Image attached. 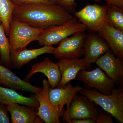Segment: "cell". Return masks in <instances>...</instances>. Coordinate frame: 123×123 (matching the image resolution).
I'll return each mask as SVG.
<instances>
[{"label": "cell", "mask_w": 123, "mask_h": 123, "mask_svg": "<svg viewBox=\"0 0 123 123\" xmlns=\"http://www.w3.org/2000/svg\"><path fill=\"white\" fill-rule=\"evenodd\" d=\"M13 17L32 27L43 30L64 24L74 17L58 4L17 6Z\"/></svg>", "instance_id": "1"}, {"label": "cell", "mask_w": 123, "mask_h": 123, "mask_svg": "<svg viewBox=\"0 0 123 123\" xmlns=\"http://www.w3.org/2000/svg\"><path fill=\"white\" fill-rule=\"evenodd\" d=\"M79 92L123 123V91L121 86L115 88L109 95L101 94L94 88H83Z\"/></svg>", "instance_id": "2"}, {"label": "cell", "mask_w": 123, "mask_h": 123, "mask_svg": "<svg viewBox=\"0 0 123 123\" xmlns=\"http://www.w3.org/2000/svg\"><path fill=\"white\" fill-rule=\"evenodd\" d=\"M87 30L85 25L73 17L64 24L43 30L40 33L37 41L40 46H53L75 33Z\"/></svg>", "instance_id": "3"}, {"label": "cell", "mask_w": 123, "mask_h": 123, "mask_svg": "<svg viewBox=\"0 0 123 123\" xmlns=\"http://www.w3.org/2000/svg\"><path fill=\"white\" fill-rule=\"evenodd\" d=\"M43 30L32 27L12 17L9 35L11 51L26 48L31 42L37 40Z\"/></svg>", "instance_id": "4"}, {"label": "cell", "mask_w": 123, "mask_h": 123, "mask_svg": "<svg viewBox=\"0 0 123 123\" xmlns=\"http://www.w3.org/2000/svg\"><path fill=\"white\" fill-rule=\"evenodd\" d=\"M99 110L93 102L84 95L76 94L68 111L64 112L63 120L70 123V120L97 118Z\"/></svg>", "instance_id": "5"}, {"label": "cell", "mask_w": 123, "mask_h": 123, "mask_svg": "<svg viewBox=\"0 0 123 123\" xmlns=\"http://www.w3.org/2000/svg\"><path fill=\"white\" fill-rule=\"evenodd\" d=\"M76 78L83 82L86 88H94L103 94H111L116 85L98 66L91 70H80Z\"/></svg>", "instance_id": "6"}, {"label": "cell", "mask_w": 123, "mask_h": 123, "mask_svg": "<svg viewBox=\"0 0 123 123\" xmlns=\"http://www.w3.org/2000/svg\"><path fill=\"white\" fill-rule=\"evenodd\" d=\"M86 34L85 31L78 32L65 38L55 48L53 55L56 59L79 58L84 55V45Z\"/></svg>", "instance_id": "7"}, {"label": "cell", "mask_w": 123, "mask_h": 123, "mask_svg": "<svg viewBox=\"0 0 123 123\" xmlns=\"http://www.w3.org/2000/svg\"><path fill=\"white\" fill-rule=\"evenodd\" d=\"M106 5L97 4H88L74 12L75 17L85 25L90 31L98 32L105 22Z\"/></svg>", "instance_id": "8"}, {"label": "cell", "mask_w": 123, "mask_h": 123, "mask_svg": "<svg viewBox=\"0 0 123 123\" xmlns=\"http://www.w3.org/2000/svg\"><path fill=\"white\" fill-rule=\"evenodd\" d=\"M42 85V91L33 96L39 104L37 108L38 116L46 123H62L60 118L63 114L57 107L52 104L49 98L48 91L50 86L47 80L43 79Z\"/></svg>", "instance_id": "9"}, {"label": "cell", "mask_w": 123, "mask_h": 123, "mask_svg": "<svg viewBox=\"0 0 123 123\" xmlns=\"http://www.w3.org/2000/svg\"><path fill=\"white\" fill-rule=\"evenodd\" d=\"M106 42L97 32L90 31L86 35L84 45V59L90 68L92 64L110 50Z\"/></svg>", "instance_id": "10"}, {"label": "cell", "mask_w": 123, "mask_h": 123, "mask_svg": "<svg viewBox=\"0 0 123 123\" xmlns=\"http://www.w3.org/2000/svg\"><path fill=\"white\" fill-rule=\"evenodd\" d=\"M95 63L116 85L123 87V60L117 58L110 49L98 58Z\"/></svg>", "instance_id": "11"}, {"label": "cell", "mask_w": 123, "mask_h": 123, "mask_svg": "<svg viewBox=\"0 0 123 123\" xmlns=\"http://www.w3.org/2000/svg\"><path fill=\"white\" fill-rule=\"evenodd\" d=\"M57 64L61 76L57 88H63L71 81L76 79L77 75L80 70L91 69L86 63L84 58L61 59Z\"/></svg>", "instance_id": "12"}, {"label": "cell", "mask_w": 123, "mask_h": 123, "mask_svg": "<svg viewBox=\"0 0 123 123\" xmlns=\"http://www.w3.org/2000/svg\"><path fill=\"white\" fill-rule=\"evenodd\" d=\"M83 88L79 85L73 86L70 82L63 88L50 87L48 91L49 98L52 104L57 107L63 115L64 106L66 105L67 109L65 111H68L75 95Z\"/></svg>", "instance_id": "13"}, {"label": "cell", "mask_w": 123, "mask_h": 123, "mask_svg": "<svg viewBox=\"0 0 123 123\" xmlns=\"http://www.w3.org/2000/svg\"><path fill=\"white\" fill-rule=\"evenodd\" d=\"M42 73L47 78L50 87L56 88L61 79V74L57 63L53 62L47 57L42 62L33 64L28 74L24 77V80L28 81L34 74Z\"/></svg>", "instance_id": "14"}, {"label": "cell", "mask_w": 123, "mask_h": 123, "mask_svg": "<svg viewBox=\"0 0 123 123\" xmlns=\"http://www.w3.org/2000/svg\"><path fill=\"white\" fill-rule=\"evenodd\" d=\"M97 33L106 42L116 56L123 60V31L105 21Z\"/></svg>", "instance_id": "15"}, {"label": "cell", "mask_w": 123, "mask_h": 123, "mask_svg": "<svg viewBox=\"0 0 123 123\" xmlns=\"http://www.w3.org/2000/svg\"><path fill=\"white\" fill-rule=\"evenodd\" d=\"M7 88L23 92H29L37 94L42 90V88L32 85L25 80L17 76L10 69L0 64V85Z\"/></svg>", "instance_id": "16"}, {"label": "cell", "mask_w": 123, "mask_h": 123, "mask_svg": "<svg viewBox=\"0 0 123 123\" xmlns=\"http://www.w3.org/2000/svg\"><path fill=\"white\" fill-rule=\"evenodd\" d=\"M55 49L52 46H45L35 49H28L25 48L12 51L10 54L11 66L14 68L20 69L40 55L46 53L53 54Z\"/></svg>", "instance_id": "17"}, {"label": "cell", "mask_w": 123, "mask_h": 123, "mask_svg": "<svg viewBox=\"0 0 123 123\" xmlns=\"http://www.w3.org/2000/svg\"><path fill=\"white\" fill-rule=\"evenodd\" d=\"M6 106L12 123H43L38 116L36 108L18 104H10Z\"/></svg>", "instance_id": "18"}, {"label": "cell", "mask_w": 123, "mask_h": 123, "mask_svg": "<svg viewBox=\"0 0 123 123\" xmlns=\"http://www.w3.org/2000/svg\"><path fill=\"white\" fill-rule=\"evenodd\" d=\"M0 103L6 105L10 104H18L37 109L38 102L34 97H24L11 88L0 86Z\"/></svg>", "instance_id": "19"}, {"label": "cell", "mask_w": 123, "mask_h": 123, "mask_svg": "<svg viewBox=\"0 0 123 123\" xmlns=\"http://www.w3.org/2000/svg\"><path fill=\"white\" fill-rule=\"evenodd\" d=\"M17 7L11 0H0V23L7 36H9L13 13Z\"/></svg>", "instance_id": "20"}, {"label": "cell", "mask_w": 123, "mask_h": 123, "mask_svg": "<svg viewBox=\"0 0 123 123\" xmlns=\"http://www.w3.org/2000/svg\"><path fill=\"white\" fill-rule=\"evenodd\" d=\"M11 48L9 39L7 37L2 24L0 23V64L11 69Z\"/></svg>", "instance_id": "21"}, {"label": "cell", "mask_w": 123, "mask_h": 123, "mask_svg": "<svg viewBox=\"0 0 123 123\" xmlns=\"http://www.w3.org/2000/svg\"><path fill=\"white\" fill-rule=\"evenodd\" d=\"M106 5L105 21L123 31V7L107 4Z\"/></svg>", "instance_id": "22"}, {"label": "cell", "mask_w": 123, "mask_h": 123, "mask_svg": "<svg viewBox=\"0 0 123 123\" xmlns=\"http://www.w3.org/2000/svg\"><path fill=\"white\" fill-rule=\"evenodd\" d=\"M17 6L38 4H57V0H11Z\"/></svg>", "instance_id": "23"}, {"label": "cell", "mask_w": 123, "mask_h": 123, "mask_svg": "<svg viewBox=\"0 0 123 123\" xmlns=\"http://www.w3.org/2000/svg\"><path fill=\"white\" fill-rule=\"evenodd\" d=\"M76 0H57V4H59L69 12L74 13L75 12L77 7V4L75 2ZM96 2H100L101 0H91Z\"/></svg>", "instance_id": "24"}, {"label": "cell", "mask_w": 123, "mask_h": 123, "mask_svg": "<svg viewBox=\"0 0 123 123\" xmlns=\"http://www.w3.org/2000/svg\"><path fill=\"white\" fill-rule=\"evenodd\" d=\"M112 115L104 111L99 110L98 115L95 119V123H113Z\"/></svg>", "instance_id": "25"}, {"label": "cell", "mask_w": 123, "mask_h": 123, "mask_svg": "<svg viewBox=\"0 0 123 123\" xmlns=\"http://www.w3.org/2000/svg\"><path fill=\"white\" fill-rule=\"evenodd\" d=\"M7 106L5 104L0 103V123H9L10 118Z\"/></svg>", "instance_id": "26"}, {"label": "cell", "mask_w": 123, "mask_h": 123, "mask_svg": "<svg viewBox=\"0 0 123 123\" xmlns=\"http://www.w3.org/2000/svg\"><path fill=\"white\" fill-rule=\"evenodd\" d=\"M70 123H95V120L91 118L70 120Z\"/></svg>", "instance_id": "27"}, {"label": "cell", "mask_w": 123, "mask_h": 123, "mask_svg": "<svg viewBox=\"0 0 123 123\" xmlns=\"http://www.w3.org/2000/svg\"><path fill=\"white\" fill-rule=\"evenodd\" d=\"M107 4L112 5L123 7V0H103Z\"/></svg>", "instance_id": "28"}]
</instances>
